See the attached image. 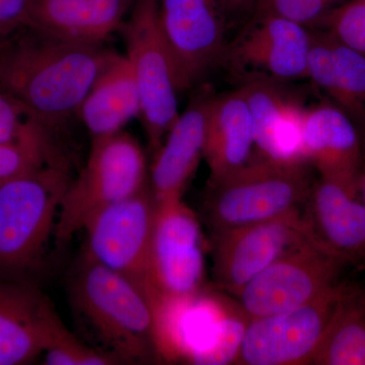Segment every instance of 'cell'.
Here are the masks:
<instances>
[{
	"instance_id": "obj_1",
	"label": "cell",
	"mask_w": 365,
	"mask_h": 365,
	"mask_svg": "<svg viewBox=\"0 0 365 365\" xmlns=\"http://www.w3.org/2000/svg\"><path fill=\"white\" fill-rule=\"evenodd\" d=\"M109 54L24 26L0 45V91L52 133L78 113Z\"/></svg>"
},
{
	"instance_id": "obj_2",
	"label": "cell",
	"mask_w": 365,
	"mask_h": 365,
	"mask_svg": "<svg viewBox=\"0 0 365 365\" xmlns=\"http://www.w3.org/2000/svg\"><path fill=\"white\" fill-rule=\"evenodd\" d=\"M74 309L118 361H153L160 355L155 307L145 292L85 255L71 281Z\"/></svg>"
},
{
	"instance_id": "obj_3",
	"label": "cell",
	"mask_w": 365,
	"mask_h": 365,
	"mask_svg": "<svg viewBox=\"0 0 365 365\" xmlns=\"http://www.w3.org/2000/svg\"><path fill=\"white\" fill-rule=\"evenodd\" d=\"M307 165L259 157L210 184L206 211L215 235L299 209L314 185Z\"/></svg>"
},
{
	"instance_id": "obj_4",
	"label": "cell",
	"mask_w": 365,
	"mask_h": 365,
	"mask_svg": "<svg viewBox=\"0 0 365 365\" xmlns=\"http://www.w3.org/2000/svg\"><path fill=\"white\" fill-rule=\"evenodd\" d=\"M71 180L66 165H50L0 186V277L39 263Z\"/></svg>"
},
{
	"instance_id": "obj_5",
	"label": "cell",
	"mask_w": 365,
	"mask_h": 365,
	"mask_svg": "<svg viewBox=\"0 0 365 365\" xmlns=\"http://www.w3.org/2000/svg\"><path fill=\"white\" fill-rule=\"evenodd\" d=\"M143 148L120 131L93 139L90 155L78 178L67 187L57 216L54 237L67 244L93 215L150 186Z\"/></svg>"
},
{
	"instance_id": "obj_6",
	"label": "cell",
	"mask_w": 365,
	"mask_h": 365,
	"mask_svg": "<svg viewBox=\"0 0 365 365\" xmlns=\"http://www.w3.org/2000/svg\"><path fill=\"white\" fill-rule=\"evenodd\" d=\"M121 30L153 155L180 115L176 71L158 23V0H136Z\"/></svg>"
},
{
	"instance_id": "obj_7",
	"label": "cell",
	"mask_w": 365,
	"mask_h": 365,
	"mask_svg": "<svg viewBox=\"0 0 365 365\" xmlns=\"http://www.w3.org/2000/svg\"><path fill=\"white\" fill-rule=\"evenodd\" d=\"M345 265L312 235L273 262L235 297L249 319L282 313L309 304L335 287Z\"/></svg>"
},
{
	"instance_id": "obj_8",
	"label": "cell",
	"mask_w": 365,
	"mask_h": 365,
	"mask_svg": "<svg viewBox=\"0 0 365 365\" xmlns=\"http://www.w3.org/2000/svg\"><path fill=\"white\" fill-rule=\"evenodd\" d=\"M204 280L200 225L182 199L157 203L148 294L153 307L197 297Z\"/></svg>"
},
{
	"instance_id": "obj_9",
	"label": "cell",
	"mask_w": 365,
	"mask_h": 365,
	"mask_svg": "<svg viewBox=\"0 0 365 365\" xmlns=\"http://www.w3.org/2000/svg\"><path fill=\"white\" fill-rule=\"evenodd\" d=\"M155 211L157 202L148 186L98 211L83 228L86 254L133 281L146 294Z\"/></svg>"
},
{
	"instance_id": "obj_10",
	"label": "cell",
	"mask_w": 365,
	"mask_h": 365,
	"mask_svg": "<svg viewBox=\"0 0 365 365\" xmlns=\"http://www.w3.org/2000/svg\"><path fill=\"white\" fill-rule=\"evenodd\" d=\"M340 283L304 306L249 319L234 364H311L339 294Z\"/></svg>"
},
{
	"instance_id": "obj_11",
	"label": "cell",
	"mask_w": 365,
	"mask_h": 365,
	"mask_svg": "<svg viewBox=\"0 0 365 365\" xmlns=\"http://www.w3.org/2000/svg\"><path fill=\"white\" fill-rule=\"evenodd\" d=\"M213 279L220 289L237 295L262 271L312 237L299 209L254 225L215 234Z\"/></svg>"
},
{
	"instance_id": "obj_12",
	"label": "cell",
	"mask_w": 365,
	"mask_h": 365,
	"mask_svg": "<svg viewBox=\"0 0 365 365\" xmlns=\"http://www.w3.org/2000/svg\"><path fill=\"white\" fill-rule=\"evenodd\" d=\"M158 14L178 86L186 90L222 59L227 18L222 0H158Z\"/></svg>"
},
{
	"instance_id": "obj_13",
	"label": "cell",
	"mask_w": 365,
	"mask_h": 365,
	"mask_svg": "<svg viewBox=\"0 0 365 365\" xmlns=\"http://www.w3.org/2000/svg\"><path fill=\"white\" fill-rule=\"evenodd\" d=\"M311 33L306 26L273 14H255L253 21L230 45L222 59L252 81L307 78Z\"/></svg>"
},
{
	"instance_id": "obj_14",
	"label": "cell",
	"mask_w": 365,
	"mask_h": 365,
	"mask_svg": "<svg viewBox=\"0 0 365 365\" xmlns=\"http://www.w3.org/2000/svg\"><path fill=\"white\" fill-rule=\"evenodd\" d=\"M302 150L319 178L359 192L364 143L357 127L339 108L324 104L306 109Z\"/></svg>"
},
{
	"instance_id": "obj_15",
	"label": "cell",
	"mask_w": 365,
	"mask_h": 365,
	"mask_svg": "<svg viewBox=\"0 0 365 365\" xmlns=\"http://www.w3.org/2000/svg\"><path fill=\"white\" fill-rule=\"evenodd\" d=\"M61 324L39 290L0 281V365L32 362L47 349Z\"/></svg>"
},
{
	"instance_id": "obj_16",
	"label": "cell",
	"mask_w": 365,
	"mask_h": 365,
	"mask_svg": "<svg viewBox=\"0 0 365 365\" xmlns=\"http://www.w3.org/2000/svg\"><path fill=\"white\" fill-rule=\"evenodd\" d=\"M307 204L304 217L314 239L347 265H365V206L359 192L319 178Z\"/></svg>"
},
{
	"instance_id": "obj_17",
	"label": "cell",
	"mask_w": 365,
	"mask_h": 365,
	"mask_svg": "<svg viewBox=\"0 0 365 365\" xmlns=\"http://www.w3.org/2000/svg\"><path fill=\"white\" fill-rule=\"evenodd\" d=\"M210 98L196 100L170 127L150 165V188L155 202L182 199L205 148Z\"/></svg>"
},
{
	"instance_id": "obj_18",
	"label": "cell",
	"mask_w": 365,
	"mask_h": 365,
	"mask_svg": "<svg viewBox=\"0 0 365 365\" xmlns=\"http://www.w3.org/2000/svg\"><path fill=\"white\" fill-rule=\"evenodd\" d=\"M242 88L248 101L259 157L307 163L302 150L306 109L287 100L270 81H248Z\"/></svg>"
},
{
	"instance_id": "obj_19",
	"label": "cell",
	"mask_w": 365,
	"mask_h": 365,
	"mask_svg": "<svg viewBox=\"0 0 365 365\" xmlns=\"http://www.w3.org/2000/svg\"><path fill=\"white\" fill-rule=\"evenodd\" d=\"M136 0H32L28 26L56 37L103 44Z\"/></svg>"
},
{
	"instance_id": "obj_20",
	"label": "cell",
	"mask_w": 365,
	"mask_h": 365,
	"mask_svg": "<svg viewBox=\"0 0 365 365\" xmlns=\"http://www.w3.org/2000/svg\"><path fill=\"white\" fill-rule=\"evenodd\" d=\"M254 148L253 121L244 90L210 98L203 155L210 172L209 185L247 165Z\"/></svg>"
},
{
	"instance_id": "obj_21",
	"label": "cell",
	"mask_w": 365,
	"mask_h": 365,
	"mask_svg": "<svg viewBox=\"0 0 365 365\" xmlns=\"http://www.w3.org/2000/svg\"><path fill=\"white\" fill-rule=\"evenodd\" d=\"M78 113L93 139L122 131L140 116L135 79L125 55L110 52Z\"/></svg>"
},
{
	"instance_id": "obj_22",
	"label": "cell",
	"mask_w": 365,
	"mask_h": 365,
	"mask_svg": "<svg viewBox=\"0 0 365 365\" xmlns=\"http://www.w3.org/2000/svg\"><path fill=\"white\" fill-rule=\"evenodd\" d=\"M311 364L365 365V288L340 283L332 316Z\"/></svg>"
},
{
	"instance_id": "obj_23",
	"label": "cell",
	"mask_w": 365,
	"mask_h": 365,
	"mask_svg": "<svg viewBox=\"0 0 365 365\" xmlns=\"http://www.w3.org/2000/svg\"><path fill=\"white\" fill-rule=\"evenodd\" d=\"M333 48L335 78L329 98L352 120L359 129L364 146L365 56L341 44L335 38H333Z\"/></svg>"
},
{
	"instance_id": "obj_24",
	"label": "cell",
	"mask_w": 365,
	"mask_h": 365,
	"mask_svg": "<svg viewBox=\"0 0 365 365\" xmlns=\"http://www.w3.org/2000/svg\"><path fill=\"white\" fill-rule=\"evenodd\" d=\"M50 165H66V160L45 129L20 140L0 143V186Z\"/></svg>"
},
{
	"instance_id": "obj_25",
	"label": "cell",
	"mask_w": 365,
	"mask_h": 365,
	"mask_svg": "<svg viewBox=\"0 0 365 365\" xmlns=\"http://www.w3.org/2000/svg\"><path fill=\"white\" fill-rule=\"evenodd\" d=\"M341 44L365 56V0H345L316 24Z\"/></svg>"
},
{
	"instance_id": "obj_26",
	"label": "cell",
	"mask_w": 365,
	"mask_h": 365,
	"mask_svg": "<svg viewBox=\"0 0 365 365\" xmlns=\"http://www.w3.org/2000/svg\"><path fill=\"white\" fill-rule=\"evenodd\" d=\"M44 361L48 365H104L118 360L81 345L62 323L44 351Z\"/></svg>"
},
{
	"instance_id": "obj_27",
	"label": "cell",
	"mask_w": 365,
	"mask_h": 365,
	"mask_svg": "<svg viewBox=\"0 0 365 365\" xmlns=\"http://www.w3.org/2000/svg\"><path fill=\"white\" fill-rule=\"evenodd\" d=\"M345 0H258L256 14H273L302 26L316 25L324 14Z\"/></svg>"
},
{
	"instance_id": "obj_28",
	"label": "cell",
	"mask_w": 365,
	"mask_h": 365,
	"mask_svg": "<svg viewBox=\"0 0 365 365\" xmlns=\"http://www.w3.org/2000/svg\"><path fill=\"white\" fill-rule=\"evenodd\" d=\"M248 323L249 319L246 323L237 318L222 319L215 339L194 361L202 364H234Z\"/></svg>"
},
{
	"instance_id": "obj_29",
	"label": "cell",
	"mask_w": 365,
	"mask_h": 365,
	"mask_svg": "<svg viewBox=\"0 0 365 365\" xmlns=\"http://www.w3.org/2000/svg\"><path fill=\"white\" fill-rule=\"evenodd\" d=\"M39 129L45 128L18 101L0 91V143L20 140Z\"/></svg>"
},
{
	"instance_id": "obj_30",
	"label": "cell",
	"mask_w": 365,
	"mask_h": 365,
	"mask_svg": "<svg viewBox=\"0 0 365 365\" xmlns=\"http://www.w3.org/2000/svg\"><path fill=\"white\" fill-rule=\"evenodd\" d=\"M32 0H0V39L28 26Z\"/></svg>"
},
{
	"instance_id": "obj_31",
	"label": "cell",
	"mask_w": 365,
	"mask_h": 365,
	"mask_svg": "<svg viewBox=\"0 0 365 365\" xmlns=\"http://www.w3.org/2000/svg\"><path fill=\"white\" fill-rule=\"evenodd\" d=\"M257 1L258 0H222V4L228 19L247 13L250 9L256 6Z\"/></svg>"
},
{
	"instance_id": "obj_32",
	"label": "cell",
	"mask_w": 365,
	"mask_h": 365,
	"mask_svg": "<svg viewBox=\"0 0 365 365\" xmlns=\"http://www.w3.org/2000/svg\"><path fill=\"white\" fill-rule=\"evenodd\" d=\"M364 167H362L361 174H360L359 179V194L360 197H361L362 202H364L365 206V144L364 146Z\"/></svg>"
},
{
	"instance_id": "obj_33",
	"label": "cell",
	"mask_w": 365,
	"mask_h": 365,
	"mask_svg": "<svg viewBox=\"0 0 365 365\" xmlns=\"http://www.w3.org/2000/svg\"><path fill=\"white\" fill-rule=\"evenodd\" d=\"M2 41H4V40L0 39V45H1Z\"/></svg>"
}]
</instances>
